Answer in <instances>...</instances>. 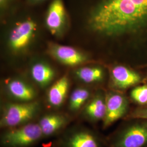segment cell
Listing matches in <instances>:
<instances>
[{"label": "cell", "mask_w": 147, "mask_h": 147, "mask_svg": "<svg viewBox=\"0 0 147 147\" xmlns=\"http://www.w3.org/2000/svg\"><path fill=\"white\" fill-rule=\"evenodd\" d=\"M88 24L98 38L119 44L121 64H147V0H95Z\"/></svg>", "instance_id": "6da1fadb"}, {"label": "cell", "mask_w": 147, "mask_h": 147, "mask_svg": "<svg viewBox=\"0 0 147 147\" xmlns=\"http://www.w3.org/2000/svg\"><path fill=\"white\" fill-rule=\"evenodd\" d=\"M110 142V147H147V120H127Z\"/></svg>", "instance_id": "7a4b0ae2"}, {"label": "cell", "mask_w": 147, "mask_h": 147, "mask_svg": "<svg viewBox=\"0 0 147 147\" xmlns=\"http://www.w3.org/2000/svg\"><path fill=\"white\" fill-rule=\"evenodd\" d=\"M43 136L38 123H27L10 128L1 138V144L5 147H27L38 142Z\"/></svg>", "instance_id": "3957f363"}, {"label": "cell", "mask_w": 147, "mask_h": 147, "mask_svg": "<svg viewBox=\"0 0 147 147\" xmlns=\"http://www.w3.org/2000/svg\"><path fill=\"white\" fill-rule=\"evenodd\" d=\"M38 108L36 102L7 105L1 116V127L10 129L28 123L36 115Z\"/></svg>", "instance_id": "277c9868"}, {"label": "cell", "mask_w": 147, "mask_h": 147, "mask_svg": "<svg viewBox=\"0 0 147 147\" xmlns=\"http://www.w3.org/2000/svg\"><path fill=\"white\" fill-rule=\"evenodd\" d=\"M106 111L102 121L104 129L117 121L124 118L129 112V102L125 95L117 92H110L106 94Z\"/></svg>", "instance_id": "5b68a950"}, {"label": "cell", "mask_w": 147, "mask_h": 147, "mask_svg": "<svg viewBox=\"0 0 147 147\" xmlns=\"http://www.w3.org/2000/svg\"><path fill=\"white\" fill-rule=\"evenodd\" d=\"M110 74L112 87L121 91L135 87L143 80L134 69L122 64L113 67L111 69Z\"/></svg>", "instance_id": "8992f818"}, {"label": "cell", "mask_w": 147, "mask_h": 147, "mask_svg": "<svg viewBox=\"0 0 147 147\" xmlns=\"http://www.w3.org/2000/svg\"><path fill=\"white\" fill-rule=\"evenodd\" d=\"M36 28V24L32 20H28L20 23L11 34V47L15 50L25 47L30 41Z\"/></svg>", "instance_id": "52a82bcc"}, {"label": "cell", "mask_w": 147, "mask_h": 147, "mask_svg": "<svg viewBox=\"0 0 147 147\" xmlns=\"http://www.w3.org/2000/svg\"><path fill=\"white\" fill-rule=\"evenodd\" d=\"M65 18V9L62 0H53L46 18L47 25L53 34L57 33L62 28Z\"/></svg>", "instance_id": "ba28073f"}, {"label": "cell", "mask_w": 147, "mask_h": 147, "mask_svg": "<svg viewBox=\"0 0 147 147\" xmlns=\"http://www.w3.org/2000/svg\"><path fill=\"white\" fill-rule=\"evenodd\" d=\"M51 51L53 55L59 61L69 65H78L87 59L84 54L70 47L54 45Z\"/></svg>", "instance_id": "9c48e42d"}, {"label": "cell", "mask_w": 147, "mask_h": 147, "mask_svg": "<svg viewBox=\"0 0 147 147\" xmlns=\"http://www.w3.org/2000/svg\"><path fill=\"white\" fill-rule=\"evenodd\" d=\"M66 147H102L100 139L89 130H79L69 136L65 142Z\"/></svg>", "instance_id": "30bf717a"}, {"label": "cell", "mask_w": 147, "mask_h": 147, "mask_svg": "<svg viewBox=\"0 0 147 147\" xmlns=\"http://www.w3.org/2000/svg\"><path fill=\"white\" fill-rule=\"evenodd\" d=\"M106 111V94L99 93L95 95L84 109L86 118L93 122L103 121Z\"/></svg>", "instance_id": "8fae6325"}, {"label": "cell", "mask_w": 147, "mask_h": 147, "mask_svg": "<svg viewBox=\"0 0 147 147\" xmlns=\"http://www.w3.org/2000/svg\"><path fill=\"white\" fill-rule=\"evenodd\" d=\"M67 118L59 114H49L43 116L38 124L44 136H49L55 134L65 126Z\"/></svg>", "instance_id": "7c38bea8"}, {"label": "cell", "mask_w": 147, "mask_h": 147, "mask_svg": "<svg viewBox=\"0 0 147 147\" xmlns=\"http://www.w3.org/2000/svg\"><path fill=\"white\" fill-rule=\"evenodd\" d=\"M69 88V80L65 76L56 81L50 88L47 99L49 104L53 107H59L65 100Z\"/></svg>", "instance_id": "4fadbf2b"}, {"label": "cell", "mask_w": 147, "mask_h": 147, "mask_svg": "<svg viewBox=\"0 0 147 147\" xmlns=\"http://www.w3.org/2000/svg\"><path fill=\"white\" fill-rule=\"evenodd\" d=\"M7 88L11 95L18 100L30 101L36 95L32 87L18 80L11 81L7 85Z\"/></svg>", "instance_id": "5bb4252c"}, {"label": "cell", "mask_w": 147, "mask_h": 147, "mask_svg": "<svg viewBox=\"0 0 147 147\" xmlns=\"http://www.w3.org/2000/svg\"><path fill=\"white\" fill-rule=\"evenodd\" d=\"M31 73L33 79L42 87L47 86L54 76L53 69L42 63L35 64L32 68Z\"/></svg>", "instance_id": "9a60e30c"}, {"label": "cell", "mask_w": 147, "mask_h": 147, "mask_svg": "<svg viewBox=\"0 0 147 147\" xmlns=\"http://www.w3.org/2000/svg\"><path fill=\"white\" fill-rule=\"evenodd\" d=\"M78 77L87 84L99 82L104 78V73L102 69L98 67H84L76 71Z\"/></svg>", "instance_id": "2e32d148"}, {"label": "cell", "mask_w": 147, "mask_h": 147, "mask_svg": "<svg viewBox=\"0 0 147 147\" xmlns=\"http://www.w3.org/2000/svg\"><path fill=\"white\" fill-rule=\"evenodd\" d=\"M90 96L88 89L79 88L74 90L71 93L69 100V109L71 111L79 110Z\"/></svg>", "instance_id": "e0dca14e"}, {"label": "cell", "mask_w": 147, "mask_h": 147, "mask_svg": "<svg viewBox=\"0 0 147 147\" xmlns=\"http://www.w3.org/2000/svg\"><path fill=\"white\" fill-rule=\"evenodd\" d=\"M130 96L132 101L138 106H147V83L134 87Z\"/></svg>", "instance_id": "ac0fdd59"}, {"label": "cell", "mask_w": 147, "mask_h": 147, "mask_svg": "<svg viewBox=\"0 0 147 147\" xmlns=\"http://www.w3.org/2000/svg\"><path fill=\"white\" fill-rule=\"evenodd\" d=\"M124 119L125 121L137 119L147 120V106H138L136 109L130 111Z\"/></svg>", "instance_id": "d6986e66"}, {"label": "cell", "mask_w": 147, "mask_h": 147, "mask_svg": "<svg viewBox=\"0 0 147 147\" xmlns=\"http://www.w3.org/2000/svg\"><path fill=\"white\" fill-rule=\"evenodd\" d=\"M7 0H0V3H1V5H3L5 2H6Z\"/></svg>", "instance_id": "ffe728a7"}, {"label": "cell", "mask_w": 147, "mask_h": 147, "mask_svg": "<svg viewBox=\"0 0 147 147\" xmlns=\"http://www.w3.org/2000/svg\"><path fill=\"white\" fill-rule=\"evenodd\" d=\"M33 1H34V2H40V1H43V0H33Z\"/></svg>", "instance_id": "44dd1931"}, {"label": "cell", "mask_w": 147, "mask_h": 147, "mask_svg": "<svg viewBox=\"0 0 147 147\" xmlns=\"http://www.w3.org/2000/svg\"><path fill=\"white\" fill-rule=\"evenodd\" d=\"M147 68V64H146V65H144V66H143V67H142V69Z\"/></svg>", "instance_id": "7402d4cb"}, {"label": "cell", "mask_w": 147, "mask_h": 147, "mask_svg": "<svg viewBox=\"0 0 147 147\" xmlns=\"http://www.w3.org/2000/svg\"><path fill=\"white\" fill-rule=\"evenodd\" d=\"M144 80H146V81H147V78H146V79H144Z\"/></svg>", "instance_id": "603a6c76"}]
</instances>
